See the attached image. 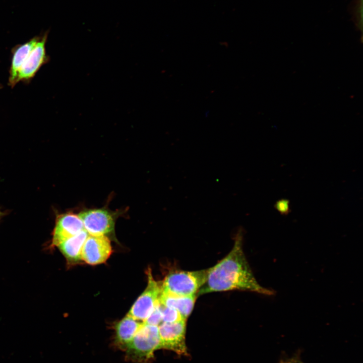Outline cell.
<instances>
[{"mask_svg":"<svg viewBox=\"0 0 363 363\" xmlns=\"http://www.w3.org/2000/svg\"><path fill=\"white\" fill-rule=\"evenodd\" d=\"M243 231L236 235L230 252L215 265L208 269L206 282L198 294L233 290L249 291L266 295L274 291L259 284L247 260L243 249Z\"/></svg>","mask_w":363,"mask_h":363,"instance_id":"1","label":"cell"},{"mask_svg":"<svg viewBox=\"0 0 363 363\" xmlns=\"http://www.w3.org/2000/svg\"><path fill=\"white\" fill-rule=\"evenodd\" d=\"M207 273L208 269L171 272L161 284V292L181 296L196 295L206 282Z\"/></svg>","mask_w":363,"mask_h":363,"instance_id":"2","label":"cell"},{"mask_svg":"<svg viewBox=\"0 0 363 363\" xmlns=\"http://www.w3.org/2000/svg\"><path fill=\"white\" fill-rule=\"evenodd\" d=\"M160 337L158 326L142 323L126 348L127 357L138 363H146L158 349Z\"/></svg>","mask_w":363,"mask_h":363,"instance_id":"3","label":"cell"},{"mask_svg":"<svg viewBox=\"0 0 363 363\" xmlns=\"http://www.w3.org/2000/svg\"><path fill=\"white\" fill-rule=\"evenodd\" d=\"M186 320L173 323L162 322L158 326L159 349L173 351L178 355H187L186 344Z\"/></svg>","mask_w":363,"mask_h":363,"instance_id":"4","label":"cell"},{"mask_svg":"<svg viewBox=\"0 0 363 363\" xmlns=\"http://www.w3.org/2000/svg\"><path fill=\"white\" fill-rule=\"evenodd\" d=\"M148 284L145 290L138 298L128 315L136 320L144 322L153 311L161 293V284L156 281L151 270L147 271Z\"/></svg>","mask_w":363,"mask_h":363,"instance_id":"5","label":"cell"},{"mask_svg":"<svg viewBox=\"0 0 363 363\" xmlns=\"http://www.w3.org/2000/svg\"><path fill=\"white\" fill-rule=\"evenodd\" d=\"M85 230L90 235H106L114 231V218L112 213L104 209L81 211L78 215Z\"/></svg>","mask_w":363,"mask_h":363,"instance_id":"6","label":"cell"},{"mask_svg":"<svg viewBox=\"0 0 363 363\" xmlns=\"http://www.w3.org/2000/svg\"><path fill=\"white\" fill-rule=\"evenodd\" d=\"M111 253L110 241L107 236L89 234L83 246L81 258L88 264L98 265L105 262Z\"/></svg>","mask_w":363,"mask_h":363,"instance_id":"7","label":"cell"},{"mask_svg":"<svg viewBox=\"0 0 363 363\" xmlns=\"http://www.w3.org/2000/svg\"><path fill=\"white\" fill-rule=\"evenodd\" d=\"M85 229L78 215L72 213L59 215L56 219L53 231L52 243L57 246L64 240Z\"/></svg>","mask_w":363,"mask_h":363,"instance_id":"8","label":"cell"},{"mask_svg":"<svg viewBox=\"0 0 363 363\" xmlns=\"http://www.w3.org/2000/svg\"><path fill=\"white\" fill-rule=\"evenodd\" d=\"M46 38L47 34H45L37 41L20 69L18 77V82L32 77L44 63L45 58V45Z\"/></svg>","mask_w":363,"mask_h":363,"instance_id":"9","label":"cell"},{"mask_svg":"<svg viewBox=\"0 0 363 363\" xmlns=\"http://www.w3.org/2000/svg\"><path fill=\"white\" fill-rule=\"evenodd\" d=\"M88 235V233L84 229L57 246L68 263L75 264L82 260L83 246Z\"/></svg>","mask_w":363,"mask_h":363,"instance_id":"10","label":"cell"},{"mask_svg":"<svg viewBox=\"0 0 363 363\" xmlns=\"http://www.w3.org/2000/svg\"><path fill=\"white\" fill-rule=\"evenodd\" d=\"M142 323L127 315L115 325V341L121 349H126L141 327Z\"/></svg>","mask_w":363,"mask_h":363,"instance_id":"11","label":"cell"},{"mask_svg":"<svg viewBox=\"0 0 363 363\" xmlns=\"http://www.w3.org/2000/svg\"><path fill=\"white\" fill-rule=\"evenodd\" d=\"M196 295L181 296L161 292L159 301L163 306L177 310L186 320L194 308Z\"/></svg>","mask_w":363,"mask_h":363,"instance_id":"12","label":"cell"},{"mask_svg":"<svg viewBox=\"0 0 363 363\" xmlns=\"http://www.w3.org/2000/svg\"><path fill=\"white\" fill-rule=\"evenodd\" d=\"M40 37H34L20 45L15 51L10 71V83L14 85L18 82V77L22 66L27 59Z\"/></svg>","mask_w":363,"mask_h":363,"instance_id":"13","label":"cell"},{"mask_svg":"<svg viewBox=\"0 0 363 363\" xmlns=\"http://www.w3.org/2000/svg\"><path fill=\"white\" fill-rule=\"evenodd\" d=\"M162 305L160 303L158 299L153 311L143 323L148 325L158 326L162 322Z\"/></svg>","mask_w":363,"mask_h":363,"instance_id":"14","label":"cell"},{"mask_svg":"<svg viewBox=\"0 0 363 363\" xmlns=\"http://www.w3.org/2000/svg\"><path fill=\"white\" fill-rule=\"evenodd\" d=\"M162 322L173 323L181 320H185L177 310L163 306H162Z\"/></svg>","mask_w":363,"mask_h":363,"instance_id":"15","label":"cell"},{"mask_svg":"<svg viewBox=\"0 0 363 363\" xmlns=\"http://www.w3.org/2000/svg\"><path fill=\"white\" fill-rule=\"evenodd\" d=\"M275 208L281 214H287L290 211V203L285 199L279 200L274 205Z\"/></svg>","mask_w":363,"mask_h":363,"instance_id":"16","label":"cell"},{"mask_svg":"<svg viewBox=\"0 0 363 363\" xmlns=\"http://www.w3.org/2000/svg\"><path fill=\"white\" fill-rule=\"evenodd\" d=\"M280 363H303L300 360L296 359H287L285 360H282Z\"/></svg>","mask_w":363,"mask_h":363,"instance_id":"17","label":"cell"},{"mask_svg":"<svg viewBox=\"0 0 363 363\" xmlns=\"http://www.w3.org/2000/svg\"><path fill=\"white\" fill-rule=\"evenodd\" d=\"M3 213L0 210V218L3 216Z\"/></svg>","mask_w":363,"mask_h":363,"instance_id":"18","label":"cell"}]
</instances>
